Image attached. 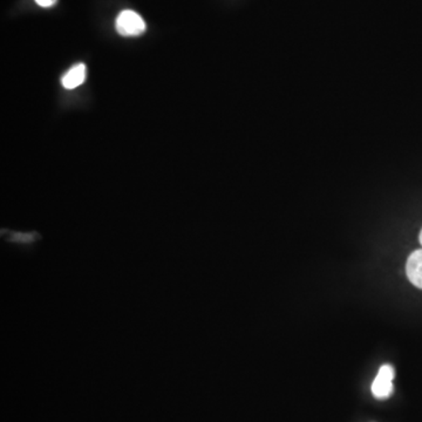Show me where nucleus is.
Returning a JSON list of instances; mask_svg holds the SVG:
<instances>
[{"label": "nucleus", "mask_w": 422, "mask_h": 422, "mask_svg": "<svg viewBox=\"0 0 422 422\" xmlns=\"http://www.w3.org/2000/svg\"><path fill=\"white\" fill-rule=\"evenodd\" d=\"M116 31L123 36H141L145 32V20L135 11L125 10L118 16L115 21Z\"/></svg>", "instance_id": "obj_1"}, {"label": "nucleus", "mask_w": 422, "mask_h": 422, "mask_svg": "<svg viewBox=\"0 0 422 422\" xmlns=\"http://www.w3.org/2000/svg\"><path fill=\"white\" fill-rule=\"evenodd\" d=\"M394 369L391 365H384L380 367L379 372L376 374V379L372 383V394L376 399L385 400L392 396L393 380H394Z\"/></svg>", "instance_id": "obj_2"}, {"label": "nucleus", "mask_w": 422, "mask_h": 422, "mask_svg": "<svg viewBox=\"0 0 422 422\" xmlns=\"http://www.w3.org/2000/svg\"><path fill=\"white\" fill-rule=\"evenodd\" d=\"M406 274L409 282L422 290V249L411 254L406 264Z\"/></svg>", "instance_id": "obj_3"}, {"label": "nucleus", "mask_w": 422, "mask_h": 422, "mask_svg": "<svg viewBox=\"0 0 422 422\" xmlns=\"http://www.w3.org/2000/svg\"><path fill=\"white\" fill-rule=\"evenodd\" d=\"M85 79H86V66L83 63H78L63 76L61 83L66 89H74L83 85Z\"/></svg>", "instance_id": "obj_4"}, {"label": "nucleus", "mask_w": 422, "mask_h": 422, "mask_svg": "<svg viewBox=\"0 0 422 422\" xmlns=\"http://www.w3.org/2000/svg\"><path fill=\"white\" fill-rule=\"evenodd\" d=\"M36 3L41 7H51L56 3V0H36Z\"/></svg>", "instance_id": "obj_5"}, {"label": "nucleus", "mask_w": 422, "mask_h": 422, "mask_svg": "<svg viewBox=\"0 0 422 422\" xmlns=\"http://www.w3.org/2000/svg\"><path fill=\"white\" fill-rule=\"evenodd\" d=\"M419 240H420V243H421V245H422V230H421V232H420Z\"/></svg>", "instance_id": "obj_6"}]
</instances>
